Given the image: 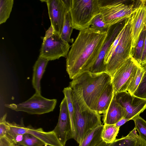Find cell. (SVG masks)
<instances>
[{"label": "cell", "instance_id": "6da1fadb", "mask_svg": "<svg viewBox=\"0 0 146 146\" xmlns=\"http://www.w3.org/2000/svg\"><path fill=\"white\" fill-rule=\"evenodd\" d=\"M107 31L91 27L80 31L66 56V71L71 79L88 70L97 58Z\"/></svg>", "mask_w": 146, "mask_h": 146}, {"label": "cell", "instance_id": "7a4b0ae2", "mask_svg": "<svg viewBox=\"0 0 146 146\" xmlns=\"http://www.w3.org/2000/svg\"><path fill=\"white\" fill-rule=\"evenodd\" d=\"M111 79L106 72L94 73L85 71L74 78L69 86L78 91L87 106L96 112L100 97L106 87L111 82Z\"/></svg>", "mask_w": 146, "mask_h": 146}, {"label": "cell", "instance_id": "3957f363", "mask_svg": "<svg viewBox=\"0 0 146 146\" xmlns=\"http://www.w3.org/2000/svg\"><path fill=\"white\" fill-rule=\"evenodd\" d=\"M132 45L131 17L109 47L104 59L106 72L111 77L131 56Z\"/></svg>", "mask_w": 146, "mask_h": 146}, {"label": "cell", "instance_id": "277c9868", "mask_svg": "<svg viewBox=\"0 0 146 146\" xmlns=\"http://www.w3.org/2000/svg\"><path fill=\"white\" fill-rule=\"evenodd\" d=\"M72 90L76 141L80 144L90 131L102 124L100 115L87 106L78 91Z\"/></svg>", "mask_w": 146, "mask_h": 146}, {"label": "cell", "instance_id": "5b68a950", "mask_svg": "<svg viewBox=\"0 0 146 146\" xmlns=\"http://www.w3.org/2000/svg\"><path fill=\"white\" fill-rule=\"evenodd\" d=\"M100 13L109 27L122 21L131 16L142 0H99Z\"/></svg>", "mask_w": 146, "mask_h": 146}, {"label": "cell", "instance_id": "8992f818", "mask_svg": "<svg viewBox=\"0 0 146 146\" xmlns=\"http://www.w3.org/2000/svg\"><path fill=\"white\" fill-rule=\"evenodd\" d=\"M69 12L73 29L80 31L88 29L100 13L99 0H72Z\"/></svg>", "mask_w": 146, "mask_h": 146}, {"label": "cell", "instance_id": "52a82bcc", "mask_svg": "<svg viewBox=\"0 0 146 146\" xmlns=\"http://www.w3.org/2000/svg\"><path fill=\"white\" fill-rule=\"evenodd\" d=\"M70 47L50 25L43 37L39 56L48 61L66 57Z\"/></svg>", "mask_w": 146, "mask_h": 146}, {"label": "cell", "instance_id": "ba28073f", "mask_svg": "<svg viewBox=\"0 0 146 146\" xmlns=\"http://www.w3.org/2000/svg\"><path fill=\"white\" fill-rule=\"evenodd\" d=\"M56 99H50L35 92L27 101L17 104H5V107L17 111H23L30 114L41 115L52 111L56 106Z\"/></svg>", "mask_w": 146, "mask_h": 146}, {"label": "cell", "instance_id": "9c48e42d", "mask_svg": "<svg viewBox=\"0 0 146 146\" xmlns=\"http://www.w3.org/2000/svg\"><path fill=\"white\" fill-rule=\"evenodd\" d=\"M20 124L8 122L9 129L6 135L13 142L18 135L28 134L33 135L42 141L45 146H63L53 131L46 132L42 128H35L31 125L25 126L22 119Z\"/></svg>", "mask_w": 146, "mask_h": 146}, {"label": "cell", "instance_id": "30bf717a", "mask_svg": "<svg viewBox=\"0 0 146 146\" xmlns=\"http://www.w3.org/2000/svg\"><path fill=\"white\" fill-rule=\"evenodd\" d=\"M140 66H141L131 56L116 71L111 79L114 94L127 91Z\"/></svg>", "mask_w": 146, "mask_h": 146}, {"label": "cell", "instance_id": "8fae6325", "mask_svg": "<svg viewBox=\"0 0 146 146\" xmlns=\"http://www.w3.org/2000/svg\"><path fill=\"white\" fill-rule=\"evenodd\" d=\"M126 20L113 25L109 28L97 58L88 71L94 73L106 72V67L104 64L105 57L110 45L124 26Z\"/></svg>", "mask_w": 146, "mask_h": 146}, {"label": "cell", "instance_id": "7c38bea8", "mask_svg": "<svg viewBox=\"0 0 146 146\" xmlns=\"http://www.w3.org/2000/svg\"><path fill=\"white\" fill-rule=\"evenodd\" d=\"M114 94L117 102L124 109V118L132 120L146 108L145 99L132 95L127 91Z\"/></svg>", "mask_w": 146, "mask_h": 146}, {"label": "cell", "instance_id": "4fadbf2b", "mask_svg": "<svg viewBox=\"0 0 146 146\" xmlns=\"http://www.w3.org/2000/svg\"><path fill=\"white\" fill-rule=\"evenodd\" d=\"M46 2L51 25L54 30L60 35L66 13L70 11L72 0H47Z\"/></svg>", "mask_w": 146, "mask_h": 146}, {"label": "cell", "instance_id": "5bb4252c", "mask_svg": "<svg viewBox=\"0 0 146 146\" xmlns=\"http://www.w3.org/2000/svg\"><path fill=\"white\" fill-rule=\"evenodd\" d=\"M58 121L52 130L63 146H65L66 141L74 139L71 120L66 99L64 97L60 106Z\"/></svg>", "mask_w": 146, "mask_h": 146}, {"label": "cell", "instance_id": "9a60e30c", "mask_svg": "<svg viewBox=\"0 0 146 146\" xmlns=\"http://www.w3.org/2000/svg\"><path fill=\"white\" fill-rule=\"evenodd\" d=\"M132 45L131 50L136 46L140 34L146 26V0H142L131 16Z\"/></svg>", "mask_w": 146, "mask_h": 146}, {"label": "cell", "instance_id": "2e32d148", "mask_svg": "<svg viewBox=\"0 0 146 146\" xmlns=\"http://www.w3.org/2000/svg\"><path fill=\"white\" fill-rule=\"evenodd\" d=\"M124 109L117 102L115 95L106 111L103 114V120L104 125L115 124L124 117Z\"/></svg>", "mask_w": 146, "mask_h": 146}, {"label": "cell", "instance_id": "e0dca14e", "mask_svg": "<svg viewBox=\"0 0 146 146\" xmlns=\"http://www.w3.org/2000/svg\"><path fill=\"white\" fill-rule=\"evenodd\" d=\"M48 61L39 56L33 66L32 84L36 92L41 94L40 81Z\"/></svg>", "mask_w": 146, "mask_h": 146}, {"label": "cell", "instance_id": "ac0fdd59", "mask_svg": "<svg viewBox=\"0 0 146 146\" xmlns=\"http://www.w3.org/2000/svg\"><path fill=\"white\" fill-rule=\"evenodd\" d=\"M114 95V90L111 82L105 88L99 99L96 112L104 114L108 108Z\"/></svg>", "mask_w": 146, "mask_h": 146}, {"label": "cell", "instance_id": "d6986e66", "mask_svg": "<svg viewBox=\"0 0 146 146\" xmlns=\"http://www.w3.org/2000/svg\"><path fill=\"white\" fill-rule=\"evenodd\" d=\"M103 127L102 125L90 131L78 146H96L103 141L101 135Z\"/></svg>", "mask_w": 146, "mask_h": 146}, {"label": "cell", "instance_id": "ffe728a7", "mask_svg": "<svg viewBox=\"0 0 146 146\" xmlns=\"http://www.w3.org/2000/svg\"><path fill=\"white\" fill-rule=\"evenodd\" d=\"M63 92L67 101L73 135V139L76 141L77 137L74 125V110L73 103V90L70 87L68 86L64 88L63 91Z\"/></svg>", "mask_w": 146, "mask_h": 146}, {"label": "cell", "instance_id": "44dd1931", "mask_svg": "<svg viewBox=\"0 0 146 146\" xmlns=\"http://www.w3.org/2000/svg\"><path fill=\"white\" fill-rule=\"evenodd\" d=\"M138 137L134 128L126 136L116 139L110 146H137Z\"/></svg>", "mask_w": 146, "mask_h": 146}, {"label": "cell", "instance_id": "7402d4cb", "mask_svg": "<svg viewBox=\"0 0 146 146\" xmlns=\"http://www.w3.org/2000/svg\"><path fill=\"white\" fill-rule=\"evenodd\" d=\"M146 35V26L141 31L135 47L131 50V56L140 65Z\"/></svg>", "mask_w": 146, "mask_h": 146}, {"label": "cell", "instance_id": "603a6c76", "mask_svg": "<svg viewBox=\"0 0 146 146\" xmlns=\"http://www.w3.org/2000/svg\"><path fill=\"white\" fill-rule=\"evenodd\" d=\"M73 29L69 11L65 14L64 21L60 35L62 39L68 43H72L73 42V38L71 39L70 37Z\"/></svg>", "mask_w": 146, "mask_h": 146}, {"label": "cell", "instance_id": "cb8c5ba5", "mask_svg": "<svg viewBox=\"0 0 146 146\" xmlns=\"http://www.w3.org/2000/svg\"><path fill=\"white\" fill-rule=\"evenodd\" d=\"M119 127L115 124L104 125L102 133L103 141L108 143H111L116 139Z\"/></svg>", "mask_w": 146, "mask_h": 146}, {"label": "cell", "instance_id": "d4e9b609", "mask_svg": "<svg viewBox=\"0 0 146 146\" xmlns=\"http://www.w3.org/2000/svg\"><path fill=\"white\" fill-rule=\"evenodd\" d=\"M14 3L13 0H0V24L5 23L9 17Z\"/></svg>", "mask_w": 146, "mask_h": 146}, {"label": "cell", "instance_id": "484cf974", "mask_svg": "<svg viewBox=\"0 0 146 146\" xmlns=\"http://www.w3.org/2000/svg\"><path fill=\"white\" fill-rule=\"evenodd\" d=\"M144 73L143 67L140 66L138 68L137 72L131 80L127 89V91L132 95L137 88Z\"/></svg>", "mask_w": 146, "mask_h": 146}, {"label": "cell", "instance_id": "4316f807", "mask_svg": "<svg viewBox=\"0 0 146 146\" xmlns=\"http://www.w3.org/2000/svg\"><path fill=\"white\" fill-rule=\"evenodd\" d=\"M17 144L23 146H45V143L41 140L33 135L28 134L23 135L22 140Z\"/></svg>", "mask_w": 146, "mask_h": 146}, {"label": "cell", "instance_id": "83f0119b", "mask_svg": "<svg viewBox=\"0 0 146 146\" xmlns=\"http://www.w3.org/2000/svg\"><path fill=\"white\" fill-rule=\"evenodd\" d=\"M135 123V127L141 137L146 141V121L139 115L133 118Z\"/></svg>", "mask_w": 146, "mask_h": 146}, {"label": "cell", "instance_id": "f1b7e54d", "mask_svg": "<svg viewBox=\"0 0 146 146\" xmlns=\"http://www.w3.org/2000/svg\"><path fill=\"white\" fill-rule=\"evenodd\" d=\"M144 73L141 82L133 95L146 99V64L143 67Z\"/></svg>", "mask_w": 146, "mask_h": 146}, {"label": "cell", "instance_id": "f546056e", "mask_svg": "<svg viewBox=\"0 0 146 146\" xmlns=\"http://www.w3.org/2000/svg\"><path fill=\"white\" fill-rule=\"evenodd\" d=\"M91 27L97 31L105 32L107 31L110 27L104 22L101 15L100 13L92 20Z\"/></svg>", "mask_w": 146, "mask_h": 146}, {"label": "cell", "instance_id": "4dcf8cb0", "mask_svg": "<svg viewBox=\"0 0 146 146\" xmlns=\"http://www.w3.org/2000/svg\"><path fill=\"white\" fill-rule=\"evenodd\" d=\"M7 116L5 113L0 119V137L6 135L9 129L8 122L6 121Z\"/></svg>", "mask_w": 146, "mask_h": 146}, {"label": "cell", "instance_id": "1f68e13d", "mask_svg": "<svg viewBox=\"0 0 146 146\" xmlns=\"http://www.w3.org/2000/svg\"><path fill=\"white\" fill-rule=\"evenodd\" d=\"M15 145L7 136L0 137V146H15Z\"/></svg>", "mask_w": 146, "mask_h": 146}, {"label": "cell", "instance_id": "d6a6232c", "mask_svg": "<svg viewBox=\"0 0 146 146\" xmlns=\"http://www.w3.org/2000/svg\"><path fill=\"white\" fill-rule=\"evenodd\" d=\"M146 64V35L145 40L144 48L140 65L143 67Z\"/></svg>", "mask_w": 146, "mask_h": 146}, {"label": "cell", "instance_id": "836d02e7", "mask_svg": "<svg viewBox=\"0 0 146 146\" xmlns=\"http://www.w3.org/2000/svg\"><path fill=\"white\" fill-rule=\"evenodd\" d=\"M137 146H146V141L139 135Z\"/></svg>", "mask_w": 146, "mask_h": 146}, {"label": "cell", "instance_id": "e575fe53", "mask_svg": "<svg viewBox=\"0 0 146 146\" xmlns=\"http://www.w3.org/2000/svg\"><path fill=\"white\" fill-rule=\"evenodd\" d=\"M129 120V119L123 118L119 120L115 125L117 127L120 128L121 126L123 125L126 122Z\"/></svg>", "mask_w": 146, "mask_h": 146}, {"label": "cell", "instance_id": "d590c367", "mask_svg": "<svg viewBox=\"0 0 146 146\" xmlns=\"http://www.w3.org/2000/svg\"><path fill=\"white\" fill-rule=\"evenodd\" d=\"M111 143H107L103 141L96 146H110Z\"/></svg>", "mask_w": 146, "mask_h": 146}, {"label": "cell", "instance_id": "8d00e7d4", "mask_svg": "<svg viewBox=\"0 0 146 146\" xmlns=\"http://www.w3.org/2000/svg\"><path fill=\"white\" fill-rule=\"evenodd\" d=\"M15 146H19L15 145Z\"/></svg>", "mask_w": 146, "mask_h": 146}, {"label": "cell", "instance_id": "74e56055", "mask_svg": "<svg viewBox=\"0 0 146 146\" xmlns=\"http://www.w3.org/2000/svg\"></svg>", "mask_w": 146, "mask_h": 146}]
</instances>
